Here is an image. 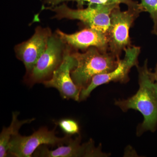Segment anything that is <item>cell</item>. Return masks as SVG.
I'll return each mask as SVG.
<instances>
[{
    "mask_svg": "<svg viewBox=\"0 0 157 157\" xmlns=\"http://www.w3.org/2000/svg\"><path fill=\"white\" fill-rule=\"evenodd\" d=\"M139 88L134 96L127 100L115 101V104L124 111L130 109L139 111L144 121L139 131L154 132L157 126V83L153 73L149 70L147 61L142 67H138Z\"/></svg>",
    "mask_w": 157,
    "mask_h": 157,
    "instance_id": "cell-1",
    "label": "cell"
},
{
    "mask_svg": "<svg viewBox=\"0 0 157 157\" xmlns=\"http://www.w3.org/2000/svg\"><path fill=\"white\" fill-rule=\"evenodd\" d=\"M71 54L77 63L71 71V76L81 91L89 85L94 76L114 70L120 60L119 57L111 52L101 51L94 47L82 53L72 50Z\"/></svg>",
    "mask_w": 157,
    "mask_h": 157,
    "instance_id": "cell-2",
    "label": "cell"
},
{
    "mask_svg": "<svg viewBox=\"0 0 157 157\" xmlns=\"http://www.w3.org/2000/svg\"><path fill=\"white\" fill-rule=\"evenodd\" d=\"M120 5H89L86 9H73L65 3L54 7L43 5L41 11L49 10L55 13L52 18L78 20L86 27L90 28L107 34L110 26V15L113 10Z\"/></svg>",
    "mask_w": 157,
    "mask_h": 157,
    "instance_id": "cell-3",
    "label": "cell"
},
{
    "mask_svg": "<svg viewBox=\"0 0 157 157\" xmlns=\"http://www.w3.org/2000/svg\"><path fill=\"white\" fill-rule=\"evenodd\" d=\"M68 46L56 33L48 40L46 49L40 57L30 73L25 75V81L30 86L43 82L52 76L62 63Z\"/></svg>",
    "mask_w": 157,
    "mask_h": 157,
    "instance_id": "cell-4",
    "label": "cell"
},
{
    "mask_svg": "<svg viewBox=\"0 0 157 157\" xmlns=\"http://www.w3.org/2000/svg\"><path fill=\"white\" fill-rule=\"evenodd\" d=\"M121 11L119 6L113 9L110 15V26L107 33L110 52L119 57L122 51L131 46L129 31L135 19L142 12L139 3Z\"/></svg>",
    "mask_w": 157,
    "mask_h": 157,
    "instance_id": "cell-5",
    "label": "cell"
},
{
    "mask_svg": "<svg viewBox=\"0 0 157 157\" xmlns=\"http://www.w3.org/2000/svg\"><path fill=\"white\" fill-rule=\"evenodd\" d=\"M57 126L52 131L45 127L40 128L29 136H22L19 133L14 135L9 143L8 155L15 157H33L35 151L42 145L59 146L68 144L72 139L71 136L57 137Z\"/></svg>",
    "mask_w": 157,
    "mask_h": 157,
    "instance_id": "cell-6",
    "label": "cell"
},
{
    "mask_svg": "<svg viewBox=\"0 0 157 157\" xmlns=\"http://www.w3.org/2000/svg\"><path fill=\"white\" fill-rule=\"evenodd\" d=\"M125 54L123 59H120L117 67L107 73L98 74L93 77L89 85L81 91L79 101H83L89 97L92 91L101 85L110 82H125L128 81V73L131 68L137 66V60L140 53V47L131 46L124 50Z\"/></svg>",
    "mask_w": 157,
    "mask_h": 157,
    "instance_id": "cell-7",
    "label": "cell"
},
{
    "mask_svg": "<svg viewBox=\"0 0 157 157\" xmlns=\"http://www.w3.org/2000/svg\"><path fill=\"white\" fill-rule=\"evenodd\" d=\"M71 51L72 49L68 46L62 63L53 72L51 78L42 83L46 87L56 89L64 99L79 101L81 90L74 83L71 75V71L77 64Z\"/></svg>",
    "mask_w": 157,
    "mask_h": 157,
    "instance_id": "cell-8",
    "label": "cell"
},
{
    "mask_svg": "<svg viewBox=\"0 0 157 157\" xmlns=\"http://www.w3.org/2000/svg\"><path fill=\"white\" fill-rule=\"evenodd\" d=\"M49 28L38 26L30 39L17 44L14 47L16 57L23 63L26 73L33 69L37 61L46 49L48 40L52 35Z\"/></svg>",
    "mask_w": 157,
    "mask_h": 157,
    "instance_id": "cell-9",
    "label": "cell"
},
{
    "mask_svg": "<svg viewBox=\"0 0 157 157\" xmlns=\"http://www.w3.org/2000/svg\"><path fill=\"white\" fill-rule=\"evenodd\" d=\"M80 136L71 139L68 144L61 145L50 150L46 145L40 146L33 154V157H105L107 154L101 151V146L96 147L92 139L81 144Z\"/></svg>",
    "mask_w": 157,
    "mask_h": 157,
    "instance_id": "cell-10",
    "label": "cell"
},
{
    "mask_svg": "<svg viewBox=\"0 0 157 157\" xmlns=\"http://www.w3.org/2000/svg\"><path fill=\"white\" fill-rule=\"evenodd\" d=\"M55 33L72 50L85 51L94 47L101 51L107 52L109 49L107 34L94 29L86 27L71 34L65 33L57 29Z\"/></svg>",
    "mask_w": 157,
    "mask_h": 157,
    "instance_id": "cell-11",
    "label": "cell"
},
{
    "mask_svg": "<svg viewBox=\"0 0 157 157\" xmlns=\"http://www.w3.org/2000/svg\"><path fill=\"white\" fill-rule=\"evenodd\" d=\"M19 114L18 112H13L12 119L11 124L8 128H4L0 135V157L8 156L9 143L11 138L14 135L18 134L20 129L23 125L30 124L35 118L25 120L19 121L17 116Z\"/></svg>",
    "mask_w": 157,
    "mask_h": 157,
    "instance_id": "cell-12",
    "label": "cell"
},
{
    "mask_svg": "<svg viewBox=\"0 0 157 157\" xmlns=\"http://www.w3.org/2000/svg\"><path fill=\"white\" fill-rule=\"evenodd\" d=\"M76 2L78 9H82L85 5H112L125 4L128 7L134 6L137 3L133 0H44V3L49 7L58 6L65 2Z\"/></svg>",
    "mask_w": 157,
    "mask_h": 157,
    "instance_id": "cell-13",
    "label": "cell"
},
{
    "mask_svg": "<svg viewBox=\"0 0 157 157\" xmlns=\"http://www.w3.org/2000/svg\"><path fill=\"white\" fill-rule=\"evenodd\" d=\"M139 6L142 11L149 13L154 22L152 33L157 35V0H140Z\"/></svg>",
    "mask_w": 157,
    "mask_h": 157,
    "instance_id": "cell-14",
    "label": "cell"
},
{
    "mask_svg": "<svg viewBox=\"0 0 157 157\" xmlns=\"http://www.w3.org/2000/svg\"><path fill=\"white\" fill-rule=\"evenodd\" d=\"M56 125L59 126L63 132L67 135H72L78 134L79 127L76 121L71 119H63L57 121Z\"/></svg>",
    "mask_w": 157,
    "mask_h": 157,
    "instance_id": "cell-15",
    "label": "cell"
},
{
    "mask_svg": "<svg viewBox=\"0 0 157 157\" xmlns=\"http://www.w3.org/2000/svg\"><path fill=\"white\" fill-rule=\"evenodd\" d=\"M153 76L156 82L157 83V64L155 70V72L154 73H153Z\"/></svg>",
    "mask_w": 157,
    "mask_h": 157,
    "instance_id": "cell-16",
    "label": "cell"
}]
</instances>
